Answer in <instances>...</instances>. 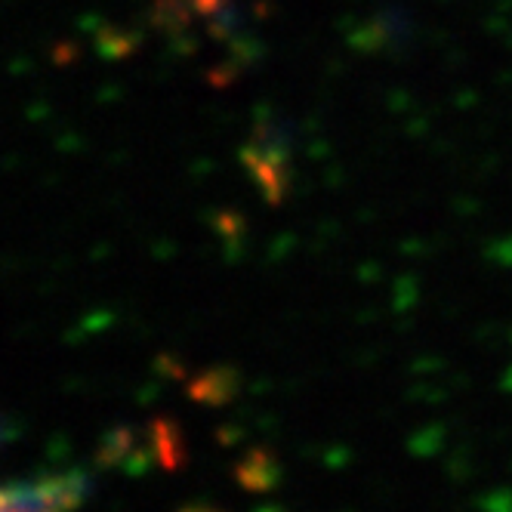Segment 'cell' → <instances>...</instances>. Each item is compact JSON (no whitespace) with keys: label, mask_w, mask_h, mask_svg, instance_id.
I'll use <instances>...</instances> for the list:
<instances>
[{"label":"cell","mask_w":512,"mask_h":512,"mask_svg":"<svg viewBox=\"0 0 512 512\" xmlns=\"http://www.w3.org/2000/svg\"><path fill=\"white\" fill-rule=\"evenodd\" d=\"M238 479L244 488L253 491H266L278 482V463L269 454H250L241 466H238Z\"/></svg>","instance_id":"obj_3"},{"label":"cell","mask_w":512,"mask_h":512,"mask_svg":"<svg viewBox=\"0 0 512 512\" xmlns=\"http://www.w3.org/2000/svg\"><path fill=\"white\" fill-rule=\"evenodd\" d=\"M139 442V432L130 429V426H118L112 432L102 435V442L93 454V463L99 469H115V466H124L127 454L133 451V445Z\"/></svg>","instance_id":"obj_1"},{"label":"cell","mask_w":512,"mask_h":512,"mask_svg":"<svg viewBox=\"0 0 512 512\" xmlns=\"http://www.w3.org/2000/svg\"><path fill=\"white\" fill-rule=\"evenodd\" d=\"M182 512H216V509H207V506H204V509H201V506H189V509H182Z\"/></svg>","instance_id":"obj_4"},{"label":"cell","mask_w":512,"mask_h":512,"mask_svg":"<svg viewBox=\"0 0 512 512\" xmlns=\"http://www.w3.org/2000/svg\"><path fill=\"white\" fill-rule=\"evenodd\" d=\"M149 438L155 445V454H158V463L164 469H179L182 463V435H179V426L167 417H158L149 423Z\"/></svg>","instance_id":"obj_2"},{"label":"cell","mask_w":512,"mask_h":512,"mask_svg":"<svg viewBox=\"0 0 512 512\" xmlns=\"http://www.w3.org/2000/svg\"><path fill=\"white\" fill-rule=\"evenodd\" d=\"M7 512H28V509H22V506H13V509H7Z\"/></svg>","instance_id":"obj_5"}]
</instances>
